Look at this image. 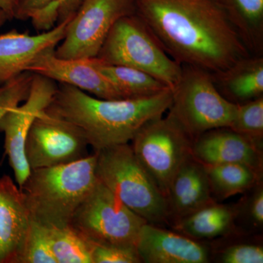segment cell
<instances>
[{
    "label": "cell",
    "instance_id": "obj_1",
    "mask_svg": "<svg viewBox=\"0 0 263 263\" xmlns=\"http://www.w3.org/2000/svg\"><path fill=\"white\" fill-rule=\"evenodd\" d=\"M136 14L171 58L216 72L251 55L214 0H134Z\"/></svg>",
    "mask_w": 263,
    "mask_h": 263
},
{
    "label": "cell",
    "instance_id": "obj_2",
    "mask_svg": "<svg viewBox=\"0 0 263 263\" xmlns=\"http://www.w3.org/2000/svg\"><path fill=\"white\" fill-rule=\"evenodd\" d=\"M171 103V88L150 98L104 100L60 84L46 110L80 128L96 153L129 143L146 123L163 116Z\"/></svg>",
    "mask_w": 263,
    "mask_h": 263
},
{
    "label": "cell",
    "instance_id": "obj_3",
    "mask_svg": "<svg viewBox=\"0 0 263 263\" xmlns=\"http://www.w3.org/2000/svg\"><path fill=\"white\" fill-rule=\"evenodd\" d=\"M94 153L72 163L31 170L20 190L31 219L48 228L70 226L76 211L98 181Z\"/></svg>",
    "mask_w": 263,
    "mask_h": 263
},
{
    "label": "cell",
    "instance_id": "obj_4",
    "mask_svg": "<svg viewBox=\"0 0 263 263\" xmlns=\"http://www.w3.org/2000/svg\"><path fill=\"white\" fill-rule=\"evenodd\" d=\"M95 154L98 181L147 222L170 224L166 197L136 158L129 143Z\"/></svg>",
    "mask_w": 263,
    "mask_h": 263
},
{
    "label": "cell",
    "instance_id": "obj_5",
    "mask_svg": "<svg viewBox=\"0 0 263 263\" xmlns=\"http://www.w3.org/2000/svg\"><path fill=\"white\" fill-rule=\"evenodd\" d=\"M97 58L108 65L146 72L171 89L182 72V65L166 53L136 13L123 16L114 24Z\"/></svg>",
    "mask_w": 263,
    "mask_h": 263
},
{
    "label": "cell",
    "instance_id": "obj_6",
    "mask_svg": "<svg viewBox=\"0 0 263 263\" xmlns=\"http://www.w3.org/2000/svg\"><path fill=\"white\" fill-rule=\"evenodd\" d=\"M171 90L168 114L193 138L212 129L229 127L238 104L219 93L209 71L182 65L181 78Z\"/></svg>",
    "mask_w": 263,
    "mask_h": 263
},
{
    "label": "cell",
    "instance_id": "obj_7",
    "mask_svg": "<svg viewBox=\"0 0 263 263\" xmlns=\"http://www.w3.org/2000/svg\"><path fill=\"white\" fill-rule=\"evenodd\" d=\"M193 140L169 114L146 123L132 140L136 158L165 197L174 176L193 155Z\"/></svg>",
    "mask_w": 263,
    "mask_h": 263
},
{
    "label": "cell",
    "instance_id": "obj_8",
    "mask_svg": "<svg viewBox=\"0 0 263 263\" xmlns=\"http://www.w3.org/2000/svg\"><path fill=\"white\" fill-rule=\"evenodd\" d=\"M146 223L98 181L76 211L70 226L91 243L136 246Z\"/></svg>",
    "mask_w": 263,
    "mask_h": 263
},
{
    "label": "cell",
    "instance_id": "obj_9",
    "mask_svg": "<svg viewBox=\"0 0 263 263\" xmlns=\"http://www.w3.org/2000/svg\"><path fill=\"white\" fill-rule=\"evenodd\" d=\"M135 13L134 0H80L55 55L64 60L98 57L114 24Z\"/></svg>",
    "mask_w": 263,
    "mask_h": 263
},
{
    "label": "cell",
    "instance_id": "obj_10",
    "mask_svg": "<svg viewBox=\"0 0 263 263\" xmlns=\"http://www.w3.org/2000/svg\"><path fill=\"white\" fill-rule=\"evenodd\" d=\"M88 146L80 128L45 110L29 129L24 155L30 171L47 168L86 158L89 155Z\"/></svg>",
    "mask_w": 263,
    "mask_h": 263
},
{
    "label": "cell",
    "instance_id": "obj_11",
    "mask_svg": "<svg viewBox=\"0 0 263 263\" xmlns=\"http://www.w3.org/2000/svg\"><path fill=\"white\" fill-rule=\"evenodd\" d=\"M57 88L56 81L34 73L24 103L10 109L0 119V132L5 134V154L19 187L30 173L24 155L27 134L34 119L51 103Z\"/></svg>",
    "mask_w": 263,
    "mask_h": 263
},
{
    "label": "cell",
    "instance_id": "obj_12",
    "mask_svg": "<svg viewBox=\"0 0 263 263\" xmlns=\"http://www.w3.org/2000/svg\"><path fill=\"white\" fill-rule=\"evenodd\" d=\"M75 10L49 30L37 34L20 32L15 29L0 34V86L27 72L29 66L43 52L56 48L63 39Z\"/></svg>",
    "mask_w": 263,
    "mask_h": 263
},
{
    "label": "cell",
    "instance_id": "obj_13",
    "mask_svg": "<svg viewBox=\"0 0 263 263\" xmlns=\"http://www.w3.org/2000/svg\"><path fill=\"white\" fill-rule=\"evenodd\" d=\"M55 48L43 52L27 72L48 78L60 84L75 86L104 100H122L114 86L98 70L97 59L64 60L57 57Z\"/></svg>",
    "mask_w": 263,
    "mask_h": 263
},
{
    "label": "cell",
    "instance_id": "obj_14",
    "mask_svg": "<svg viewBox=\"0 0 263 263\" xmlns=\"http://www.w3.org/2000/svg\"><path fill=\"white\" fill-rule=\"evenodd\" d=\"M136 247L145 263H207L212 256L200 240L148 222L140 230Z\"/></svg>",
    "mask_w": 263,
    "mask_h": 263
},
{
    "label": "cell",
    "instance_id": "obj_15",
    "mask_svg": "<svg viewBox=\"0 0 263 263\" xmlns=\"http://www.w3.org/2000/svg\"><path fill=\"white\" fill-rule=\"evenodd\" d=\"M192 155L205 166L240 163L262 174V148L229 127L212 129L194 138Z\"/></svg>",
    "mask_w": 263,
    "mask_h": 263
},
{
    "label": "cell",
    "instance_id": "obj_16",
    "mask_svg": "<svg viewBox=\"0 0 263 263\" xmlns=\"http://www.w3.org/2000/svg\"><path fill=\"white\" fill-rule=\"evenodd\" d=\"M169 222L173 224L215 202L205 166L189 157L180 167L170 185L166 195Z\"/></svg>",
    "mask_w": 263,
    "mask_h": 263
},
{
    "label": "cell",
    "instance_id": "obj_17",
    "mask_svg": "<svg viewBox=\"0 0 263 263\" xmlns=\"http://www.w3.org/2000/svg\"><path fill=\"white\" fill-rule=\"evenodd\" d=\"M30 223L23 192L4 175L0 178V263H15Z\"/></svg>",
    "mask_w": 263,
    "mask_h": 263
},
{
    "label": "cell",
    "instance_id": "obj_18",
    "mask_svg": "<svg viewBox=\"0 0 263 263\" xmlns=\"http://www.w3.org/2000/svg\"><path fill=\"white\" fill-rule=\"evenodd\" d=\"M212 76L216 89L231 103L243 104L263 97L262 56L243 57Z\"/></svg>",
    "mask_w": 263,
    "mask_h": 263
},
{
    "label": "cell",
    "instance_id": "obj_19",
    "mask_svg": "<svg viewBox=\"0 0 263 263\" xmlns=\"http://www.w3.org/2000/svg\"><path fill=\"white\" fill-rule=\"evenodd\" d=\"M234 205L213 202L173 224L174 230L197 240H210L235 231Z\"/></svg>",
    "mask_w": 263,
    "mask_h": 263
},
{
    "label": "cell",
    "instance_id": "obj_20",
    "mask_svg": "<svg viewBox=\"0 0 263 263\" xmlns=\"http://www.w3.org/2000/svg\"><path fill=\"white\" fill-rule=\"evenodd\" d=\"M252 55L263 54V0H214Z\"/></svg>",
    "mask_w": 263,
    "mask_h": 263
},
{
    "label": "cell",
    "instance_id": "obj_21",
    "mask_svg": "<svg viewBox=\"0 0 263 263\" xmlns=\"http://www.w3.org/2000/svg\"><path fill=\"white\" fill-rule=\"evenodd\" d=\"M96 59L97 68L122 99L150 98L171 88L143 71L126 66L108 65Z\"/></svg>",
    "mask_w": 263,
    "mask_h": 263
},
{
    "label": "cell",
    "instance_id": "obj_22",
    "mask_svg": "<svg viewBox=\"0 0 263 263\" xmlns=\"http://www.w3.org/2000/svg\"><path fill=\"white\" fill-rule=\"evenodd\" d=\"M205 168L213 197L217 200L247 193L262 180V173L243 164H214Z\"/></svg>",
    "mask_w": 263,
    "mask_h": 263
},
{
    "label": "cell",
    "instance_id": "obj_23",
    "mask_svg": "<svg viewBox=\"0 0 263 263\" xmlns=\"http://www.w3.org/2000/svg\"><path fill=\"white\" fill-rule=\"evenodd\" d=\"M48 231L57 263H93L92 245L72 227L48 228Z\"/></svg>",
    "mask_w": 263,
    "mask_h": 263
},
{
    "label": "cell",
    "instance_id": "obj_24",
    "mask_svg": "<svg viewBox=\"0 0 263 263\" xmlns=\"http://www.w3.org/2000/svg\"><path fill=\"white\" fill-rule=\"evenodd\" d=\"M229 128L248 138L262 149L263 97L238 104Z\"/></svg>",
    "mask_w": 263,
    "mask_h": 263
},
{
    "label": "cell",
    "instance_id": "obj_25",
    "mask_svg": "<svg viewBox=\"0 0 263 263\" xmlns=\"http://www.w3.org/2000/svg\"><path fill=\"white\" fill-rule=\"evenodd\" d=\"M15 263H57L52 252L47 227L31 219Z\"/></svg>",
    "mask_w": 263,
    "mask_h": 263
},
{
    "label": "cell",
    "instance_id": "obj_26",
    "mask_svg": "<svg viewBox=\"0 0 263 263\" xmlns=\"http://www.w3.org/2000/svg\"><path fill=\"white\" fill-rule=\"evenodd\" d=\"M65 0H21L18 20L32 21L37 31L45 32L54 27Z\"/></svg>",
    "mask_w": 263,
    "mask_h": 263
},
{
    "label": "cell",
    "instance_id": "obj_27",
    "mask_svg": "<svg viewBox=\"0 0 263 263\" xmlns=\"http://www.w3.org/2000/svg\"><path fill=\"white\" fill-rule=\"evenodd\" d=\"M248 193L234 205L236 213L235 222L239 221L250 229L259 230L263 226L262 181L248 190Z\"/></svg>",
    "mask_w": 263,
    "mask_h": 263
},
{
    "label": "cell",
    "instance_id": "obj_28",
    "mask_svg": "<svg viewBox=\"0 0 263 263\" xmlns=\"http://www.w3.org/2000/svg\"><path fill=\"white\" fill-rule=\"evenodd\" d=\"M34 73L24 72L0 86V119L28 97Z\"/></svg>",
    "mask_w": 263,
    "mask_h": 263
},
{
    "label": "cell",
    "instance_id": "obj_29",
    "mask_svg": "<svg viewBox=\"0 0 263 263\" xmlns=\"http://www.w3.org/2000/svg\"><path fill=\"white\" fill-rule=\"evenodd\" d=\"M93 263H141L136 246L91 243Z\"/></svg>",
    "mask_w": 263,
    "mask_h": 263
},
{
    "label": "cell",
    "instance_id": "obj_30",
    "mask_svg": "<svg viewBox=\"0 0 263 263\" xmlns=\"http://www.w3.org/2000/svg\"><path fill=\"white\" fill-rule=\"evenodd\" d=\"M219 262L223 263H262L263 247L257 243H233L221 250Z\"/></svg>",
    "mask_w": 263,
    "mask_h": 263
},
{
    "label": "cell",
    "instance_id": "obj_31",
    "mask_svg": "<svg viewBox=\"0 0 263 263\" xmlns=\"http://www.w3.org/2000/svg\"><path fill=\"white\" fill-rule=\"evenodd\" d=\"M21 0H0V9L8 15L9 21L17 19Z\"/></svg>",
    "mask_w": 263,
    "mask_h": 263
},
{
    "label": "cell",
    "instance_id": "obj_32",
    "mask_svg": "<svg viewBox=\"0 0 263 263\" xmlns=\"http://www.w3.org/2000/svg\"><path fill=\"white\" fill-rule=\"evenodd\" d=\"M79 2H80V0H65V3L62 5L61 10H60V17L76 9L75 7L78 6Z\"/></svg>",
    "mask_w": 263,
    "mask_h": 263
},
{
    "label": "cell",
    "instance_id": "obj_33",
    "mask_svg": "<svg viewBox=\"0 0 263 263\" xmlns=\"http://www.w3.org/2000/svg\"><path fill=\"white\" fill-rule=\"evenodd\" d=\"M8 21H9L8 15L3 10L0 9V28L3 27Z\"/></svg>",
    "mask_w": 263,
    "mask_h": 263
}]
</instances>
